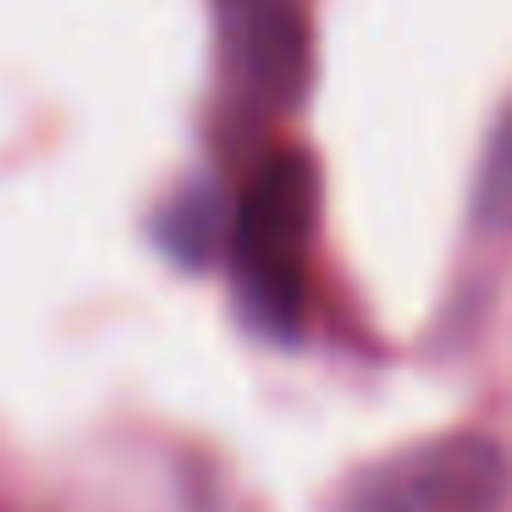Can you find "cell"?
<instances>
[{
  "instance_id": "obj_1",
  "label": "cell",
  "mask_w": 512,
  "mask_h": 512,
  "mask_svg": "<svg viewBox=\"0 0 512 512\" xmlns=\"http://www.w3.org/2000/svg\"><path fill=\"white\" fill-rule=\"evenodd\" d=\"M314 237V171L303 155H276L248 182L232 215V265L243 303L265 331L287 336L303 309V270Z\"/></svg>"
},
{
  "instance_id": "obj_2",
  "label": "cell",
  "mask_w": 512,
  "mask_h": 512,
  "mask_svg": "<svg viewBox=\"0 0 512 512\" xmlns=\"http://www.w3.org/2000/svg\"><path fill=\"white\" fill-rule=\"evenodd\" d=\"M512 463L485 435H435L358 468L336 512H507Z\"/></svg>"
},
{
  "instance_id": "obj_3",
  "label": "cell",
  "mask_w": 512,
  "mask_h": 512,
  "mask_svg": "<svg viewBox=\"0 0 512 512\" xmlns=\"http://www.w3.org/2000/svg\"><path fill=\"white\" fill-rule=\"evenodd\" d=\"M479 221L512 232V105L501 111L485 149V166H479Z\"/></svg>"
}]
</instances>
